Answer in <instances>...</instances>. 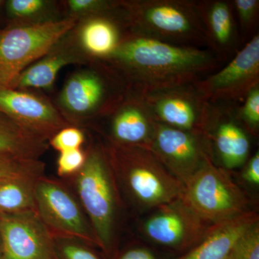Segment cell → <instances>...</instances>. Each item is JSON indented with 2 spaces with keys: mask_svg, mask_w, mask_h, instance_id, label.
Masks as SVG:
<instances>
[{
  "mask_svg": "<svg viewBox=\"0 0 259 259\" xmlns=\"http://www.w3.org/2000/svg\"><path fill=\"white\" fill-rule=\"evenodd\" d=\"M239 120L245 127L255 134L259 126V85L252 89L244 99V104L237 110Z\"/></svg>",
  "mask_w": 259,
  "mask_h": 259,
  "instance_id": "obj_29",
  "label": "cell"
},
{
  "mask_svg": "<svg viewBox=\"0 0 259 259\" xmlns=\"http://www.w3.org/2000/svg\"><path fill=\"white\" fill-rule=\"evenodd\" d=\"M74 18L40 23H8L0 29V87L13 88L20 74L77 25Z\"/></svg>",
  "mask_w": 259,
  "mask_h": 259,
  "instance_id": "obj_6",
  "label": "cell"
},
{
  "mask_svg": "<svg viewBox=\"0 0 259 259\" xmlns=\"http://www.w3.org/2000/svg\"><path fill=\"white\" fill-rule=\"evenodd\" d=\"M124 95L105 67L93 60L70 75L54 105L70 125L79 127L101 118Z\"/></svg>",
  "mask_w": 259,
  "mask_h": 259,
  "instance_id": "obj_5",
  "label": "cell"
},
{
  "mask_svg": "<svg viewBox=\"0 0 259 259\" xmlns=\"http://www.w3.org/2000/svg\"><path fill=\"white\" fill-rule=\"evenodd\" d=\"M125 30L118 7L114 13L79 20L74 28L79 47L91 60H101L111 55Z\"/></svg>",
  "mask_w": 259,
  "mask_h": 259,
  "instance_id": "obj_19",
  "label": "cell"
},
{
  "mask_svg": "<svg viewBox=\"0 0 259 259\" xmlns=\"http://www.w3.org/2000/svg\"><path fill=\"white\" fill-rule=\"evenodd\" d=\"M258 220L256 212L250 210L212 225L197 245L177 259H227L237 241Z\"/></svg>",
  "mask_w": 259,
  "mask_h": 259,
  "instance_id": "obj_20",
  "label": "cell"
},
{
  "mask_svg": "<svg viewBox=\"0 0 259 259\" xmlns=\"http://www.w3.org/2000/svg\"><path fill=\"white\" fill-rule=\"evenodd\" d=\"M60 3L64 18H74L78 20L113 13L118 7V1L107 0H68Z\"/></svg>",
  "mask_w": 259,
  "mask_h": 259,
  "instance_id": "obj_25",
  "label": "cell"
},
{
  "mask_svg": "<svg viewBox=\"0 0 259 259\" xmlns=\"http://www.w3.org/2000/svg\"><path fill=\"white\" fill-rule=\"evenodd\" d=\"M212 226L180 197L151 210L141 230L151 243L183 254L197 245Z\"/></svg>",
  "mask_w": 259,
  "mask_h": 259,
  "instance_id": "obj_9",
  "label": "cell"
},
{
  "mask_svg": "<svg viewBox=\"0 0 259 259\" xmlns=\"http://www.w3.org/2000/svg\"><path fill=\"white\" fill-rule=\"evenodd\" d=\"M5 15L8 23H40L64 18L60 2L49 0H8Z\"/></svg>",
  "mask_w": 259,
  "mask_h": 259,
  "instance_id": "obj_23",
  "label": "cell"
},
{
  "mask_svg": "<svg viewBox=\"0 0 259 259\" xmlns=\"http://www.w3.org/2000/svg\"><path fill=\"white\" fill-rule=\"evenodd\" d=\"M0 113L48 141L70 125L54 102L30 90L0 87Z\"/></svg>",
  "mask_w": 259,
  "mask_h": 259,
  "instance_id": "obj_14",
  "label": "cell"
},
{
  "mask_svg": "<svg viewBox=\"0 0 259 259\" xmlns=\"http://www.w3.org/2000/svg\"><path fill=\"white\" fill-rule=\"evenodd\" d=\"M236 118L237 110L228 107V104L208 103L203 136L205 140L211 139L226 169L239 168L249 157V137Z\"/></svg>",
  "mask_w": 259,
  "mask_h": 259,
  "instance_id": "obj_15",
  "label": "cell"
},
{
  "mask_svg": "<svg viewBox=\"0 0 259 259\" xmlns=\"http://www.w3.org/2000/svg\"><path fill=\"white\" fill-rule=\"evenodd\" d=\"M45 163L40 159H31L0 153V181L13 177L44 176Z\"/></svg>",
  "mask_w": 259,
  "mask_h": 259,
  "instance_id": "obj_24",
  "label": "cell"
},
{
  "mask_svg": "<svg viewBox=\"0 0 259 259\" xmlns=\"http://www.w3.org/2000/svg\"><path fill=\"white\" fill-rule=\"evenodd\" d=\"M119 12L126 30L175 45L207 47L196 1H119Z\"/></svg>",
  "mask_w": 259,
  "mask_h": 259,
  "instance_id": "obj_4",
  "label": "cell"
},
{
  "mask_svg": "<svg viewBox=\"0 0 259 259\" xmlns=\"http://www.w3.org/2000/svg\"><path fill=\"white\" fill-rule=\"evenodd\" d=\"M259 85V35L255 33L223 69L194 83L207 103L227 104L244 100Z\"/></svg>",
  "mask_w": 259,
  "mask_h": 259,
  "instance_id": "obj_10",
  "label": "cell"
},
{
  "mask_svg": "<svg viewBox=\"0 0 259 259\" xmlns=\"http://www.w3.org/2000/svg\"><path fill=\"white\" fill-rule=\"evenodd\" d=\"M49 146L47 140L0 113V153L40 159Z\"/></svg>",
  "mask_w": 259,
  "mask_h": 259,
  "instance_id": "obj_21",
  "label": "cell"
},
{
  "mask_svg": "<svg viewBox=\"0 0 259 259\" xmlns=\"http://www.w3.org/2000/svg\"><path fill=\"white\" fill-rule=\"evenodd\" d=\"M239 20L241 29V40L245 41V37L250 34L254 27L258 16V0H234L232 2Z\"/></svg>",
  "mask_w": 259,
  "mask_h": 259,
  "instance_id": "obj_30",
  "label": "cell"
},
{
  "mask_svg": "<svg viewBox=\"0 0 259 259\" xmlns=\"http://www.w3.org/2000/svg\"><path fill=\"white\" fill-rule=\"evenodd\" d=\"M243 180L253 186L259 185V153H255L246 163L243 173Z\"/></svg>",
  "mask_w": 259,
  "mask_h": 259,
  "instance_id": "obj_33",
  "label": "cell"
},
{
  "mask_svg": "<svg viewBox=\"0 0 259 259\" xmlns=\"http://www.w3.org/2000/svg\"><path fill=\"white\" fill-rule=\"evenodd\" d=\"M151 151L184 185L200 168L209 153L202 135L153 120Z\"/></svg>",
  "mask_w": 259,
  "mask_h": 259,
  "instance_id": "obj_11",
  "label": "cell"
},
{
  "mask_svg": "<svg viewBox=\"0 0 259 259\" xmlns=\"http://www.w3.org/2000/svg\"><path fill=\"white\" fill-rule=\"evenodd\" d=\"M196 4L205 30L207 48L226 62L240 50L241 42L231 2L196 1Z\"/></svg>",
  "mask_w": 259,
  "mask_h": 259,
  "instance_id": "obj_18",
  "label": "cell"
},
{
  "mask_svg": "<svg viewBox=\"0 0 259 259\" xmlns=\"http://www.w3.org/2000/svg\"><path fill=\"white\" fill-rule=\"evenodd\" d=\"M37 215L52 236L79 240L100 248L88 216L74 193L59 181L40 177L35 185Z\"/></svg>",
  "mask_w": 259,
  "mask_h": 259,
  "instance_id": "obj_8",
  "label": "cell"
},
{
  "mask_svg": "<svg viewBox=\"0 0 259 259\" xmlns=\"http://www.w3.org/2000/svg\"><path fill=\"white\" fill-rule=\"evenodd\" d=\"M101 118L109 120V142L150 150L153 119L139 97L125 94Z\"/></svg>",
  "mask_w": 259,
  "mask_h": 259,
  "instance_id": "obj_17",
  "label": "cell"
},
{
  "mask_svg": "<svg viewBox=\"0 0 259 259\" xmlns=\"http://www.w3.org/2000/svg\"><path fill=\"white\" fill-rule=\"evenodd\" d=\"M182 198L210 225L230 221L249 210V200L228 172L210 155L185 184Z\"/></svg>",
  "mask_w": 259,
  "mask_h": 259,
  "instance_id": "obj_7",
  "label": "cell"
},
{
  "mask_svg": "<svg viewBox=\"0 0 259 259\" xmlns=\"http://www.w3.org/2000/svg\"><path fill=\"white\" fill-rule=\"evenodd\" d=\"M86 141L82 130L76 126L69 125L61 129L49 141V146L59 153L69 150L79 149Z\"/></svg>",
  "mask_w": 259,
  "mask_h": 259,
  "instance_id": "obj_28",
  "label": "cell"
},
{
  "mask_svg": "<svg viewBox=\"0 0 259 259\" xmlns=\"http://www.w3.org/2000/svg\"><path fill=\"white\" fill-rule=\"evenodd\" d=\"M91 61L79 47L74 28L61 37L45 55L24 70L13 88L48 90L54 86L58 74L68 65L81 66Z\"/></svg>",
  "mask_w": 259,
  "mask_h": 259,
  "instance_id": "obj_16",
  "label": "cell"
},
{
  "mask_svg": "<svg viewBox=\"0 0 259 259\" xmlns=\"http://www.w3.org/2000/svg\"><path fill=\"white\" fill-rule=\"evenodd\" d=\"M86 151L81 148L59 153L57 159V173L61 177L71 178L82 168L86 161Z\"/></svg>",
  "mask_w": 259,
  "mask_h": 259,
  "instance_id": "obj_31",
  "label": "cell"
},
{
  "mask_svg": "<svg viewBox=\"0 0 259 259\" xmlns=\"http://www.w3.org/2000/svg\"><path fill=\"white\" fill-rule=\"evenodd\" d=\"M227 259H259L258 222L237 241Z\"/></svg>",
  "mask_w": 259,
  "mask_h": 259,
  "instance_id": "obj_27",
  "label": "cell"
},
{
  "mask_svg": "<svg viewBox=\"0 0 259 259\" xmlns=\"http://www.w3.org/2000/svg\"><path fill=\"white\" fill-rule=\"evenodd\" d=\"M97 61L124 93L139 97L192 84L223 64L209 49L175 45L129 30L111 55Z\"/></svg>",
  "mask_w": 259,
  "mask_h": 259,
  "instance_id": "obj_1",
  "label": "cell"
},
{
  "mask_svg": "<svg viewBox=\"0 0 259 259\" xmlns=\"http://www.w3.org/2000/svg\"><path fill=\"white\" fill-rule=\"evenodd\" d=\"M81 169L71 177L75 196L93 227L100 248L112 258L122 197L101 143H90Z\"/></svg>",
  "mask_w": 259,
  "mask_h": 259,
  "instance_id": "obj_2",
  "label": "cell"
},
{
  "mask_svg": "<svg viewBox=\"0 0 259 259\" xmlns=\"http://www.w3.org/2000/svg\"><path fill=\"white\" fill-rule=\"evenodd\" d=\"M0 259H2V241H1V235H0Z\"/></svg>",
  "mask_w": 259,
  "mask_h": 259,
  "instance_id": "obj_35",
  "label": "cell"
},
{
  "mask_svg": "<svg viewBox=\"0 0 259 259\" xmlns=\"http://www.w3.org/2000/svg\"><path fill=\"white\" fill-rule=\"evenodd\" d=\"M112 259H159L152 250L143 245H134L115 253Z\"/></svg>",
  "mask_w": 259,
  "mask_h": 259,
  "instance_id": "obj_32",
  "label": "cell"
},
{
  "mask_svg": "<svg viewBox=\"0 0 259 259\" xmlns=\"http://www.w3.org/2000/svg\"><path fill=\"white\" fill-rule=\"evenodd\" d=\"M5 1L4 0H0V15L2 13H4L5 14Z\"/></svg>",
  "mask_w": 259,
  "mask_h": 259,
  "instance_id": "obj_34",
  "label": "cell"
},
{
  "mask_svg": "<svg viewBox=\"0 0 259 259\" xmlns=\"http://www.w3.org/2000/svg\"><path fill=\"white\" fill-rule=\"evenodd\" d=\"M39 178L13 177L0 181V214L36 212L35 185Z\"/></svg>",
  "mask_w": 259,
  "mask_h": 259,
  "instance_id": "obj_22",
  "label": "cell"
},
{
  "mask_svg": "<svg viewBox=\"0 0 259 259\" xmlns=\"http://www.w3.org/2000/svg\"><path fill=\"white\" fill-rule=\"evenodd\" d=\"M2 259H56L52 235L36 212L0 214Z\"/></svg>",
  "mask_w": 259,
  "mask_h": 259,
  "instance_id": "obj_13",
  "label": "cell"
},
{
  "mask_svg": "<svg viewBox=\"0 0 259 259\" xmlns=\"http://www.w3.org/2000/svg\"><path fill=\"white\" fill-rule=\"evenodd\" d=\"M53 242L56 259H102L93 247L79 240L54 236Z\"/></svg>",
  "mask_w": 259,
  "mask_h": 259,
  "instance_id": "obj_26",
  "label": "cell"
},
{
  "mask_svg": "<svg viewBox=\"0 0 259 259\" xmlns=\"http://www.w3.org/2000/svg\"><path fill=\"white\" fill-rule=\"evenodd\" d=\"M122 198L141 212L180 198L185 185L147 148L103 144Z\"/></svg>",
  "mask_w": 259,
  "mask_h": 259,
  "instance_id": "obj_3",
  "label": "cell"
},
{
  "mask_svg": "<svg viewBox=\"0 0 259 259\" xmlns=\"http://www.w3.org/2000/svg\"><path fill=\"white\" fill-rule=\"evenodd\" d=\"M139 98L156 122L203 136L208 103L194 83L158 90Z\"/></svg>",
  "mask_w": 259,
  "mask_h": 259,
  "instance_id": "obj_12",
  "label": "cell"
}]
</instances>
